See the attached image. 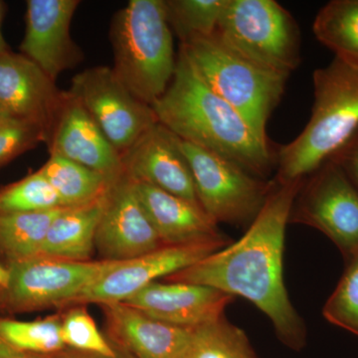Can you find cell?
Here are the masks:
<instances>
[{"mask_svg":"<svg viewBox=\"0 0 358 358\" xmlns=\"http://www.w3.org/2000/svg\"><path fill=\"white\" fill-rule=\"evenodd\" d=\"M303 180H274L263 208L239 241L164 282L201 285L246 299L267 315L282 345L301 352L307 345V327L285 286L282 256L289 214Z\"/></svg>","mask_w":358,"mask_h":358,"instance_id":"cell-1","label":"cell"},{"mask_svg":"<svg viewBox=\"0 0 358 358\" xmlns=\"http://www.w3.org/2000/svg\"><path fill=\"white\" fill-rule=\"evenodd\" d=\"M152 107L160 124L181 140L222 155L258 178L275 164L268 140L200 79L180 50L169 88Z\"/></svg>","mask_w":358,"mask_h":358,"instance_id":"cell-2","label":"cell"},{"mask_svg":"<svg viewBox=\"0 0 358 358\" xmlns=\"http://www.w3.org/2000/svg\"><path fill=\"white\" fill-rule=\"evenodd\" d=\"M315 103L307 126L275 154V182L305 179L358 129V68L338 57L313 75Z\"/></svg>","mask_w":358,"mask_h":358,"instance_id":"cell-3","label":"cell"},{"mask_svg":"<svg viewBox=\"0 0 358 358\" xmlns=\"http://www.w3.org/2000/svg\"><path fill=\"white\" fill-rule=\"evenodd\" d=\"M110 36L115 74L152 106L169 88L178 62L166 0H131L115 13Z\"/></svg>","mask_w":358,"mask_h":358,"instance_id":"cell-4","label":"cell"},{"mask_svg":"<svg viewBox=\"0 0 358 358\" xmlns=\"http://www.w3.org/2000/svg\"><path fill=\"white\" fill-rule=\"evenodd\" d=\"M179 50L200 79L243 115L261 138L268 140V117L281 100L289 76L243 57L226 46L215 33L185 40Z\"/></svg>","mask_w":358,"mask_h":358,"instance_id":"cell-5","label":"cell"},{"mask_svg":"<svg viewBox=\"0 0 358 358\" xmlns=\"http://www.w3.org/2000/svg\"><path fill=\"white\" fill-rule=\"evenodd\" d=\"M216 36L255 64L289 76L301 62L300 30L274 0H227Z\"/></svg>","mask_w":358,"mask_h":358,"instance_id":"cell-6","label":"cell"},{"mask_svg":"<svg viewBox=\"0 0 358 358\" xmlns=\"http://www.w3.org/2000/svg\"><path fill=\"white\" fill-rule=\"evenodd\" d=\"M192 169L200 206L215 223L250 225L263 208L274 180L250 173L236 162L179 138Z\"/></svg>","mask_w":358,"mask_h":358,"instance_id":"cell-7","label":"cell"},{"mask_svg":"<svg viewBox=\"0 0 358 358\" xmlns=\"http://www.w3.org/2000/svg\"><path fill=\"white\" fill-rule=\"evenodd\" d=\"M119 262L64 260L37 255L11 264L3 291V308L27 313L68 308L98 278Z\"/></svg>","mask_w":358,"mask_h":358,"instance_id":"cell-8","label":"cell"},{"mask_svg":"<svg viewBox=\"0 0 358 358\" xmlns=\"http://www.w3.org/2000/svg\"><path fill=\"white\" fill-rule=\"evenodd\" d=\"M289 223L319 230L338 247L345 262L358 255V190L334 160L305 178Z\"/></svg>","mask_w":358,"mask_h":358,"instance_id":"cell-9","label":"cell"},{"mask_svg":"<svg viewBox=\"0 0 358 358\" xmlns=\"http://www.w3.org/2000/svg\"><path fill=\"white\" fill-rule=\"evenodd\" d=\"M69 91L122 157L159 122L152 106L136 98L107 66L82 71Z\"/></svg>","mask_w":358,"mask_h":358,"instance_id":"cell-10","label":"cell"},{"mask_svg":"<svg viewBox=\"0 0 358 358\" xmlns=\"http://www.w3.org/2000/svg\"><path fill=\"white\" fill-rule=\"evenodd\" d=\"M232 242L162 246L145 255L119 262L90 285L73 306L122 303L152 282L194 265Z\"/></svg>","mask_w":358,"mask_h":358,"instance_id":"cell-11","label":"cell"},{"mask_svg":"<svg viewBox=\"0 0 358 358\" xmlns=\"http://www.w3.org/2000/svg\"><path fill=\"white\" fill-rule=\"evenodd\" d=\"M164 246L145 213L133 179L126 173L113 181L95 237L101 260L124 262Z\"/></svg>","mask_w":358,"mask_h":358,"instance_id":"cell-12","label":"cell"},{"mask_svg":"<svg viewBox=\"0 0 358 358\" xmlns=\"http://www.w3.org/2000/svg\"><path fill=\"white\" fill-rule=\"evenodd\" d=\"M79 0H28L21 54L56 81L83 59L71 36V24Z\"/></svg>","mask_w":358,"mask_h":358,"instance_id":"cell-13","label":"cell"},{"mask_svg":"<svg viewBox=\"0 0 358 358\" xmlns=\"http://www.w3.org/2000/svg\"><path fill=\"white\" fill-rule=\"evenodd\" d=\"M46 143L49 154L73 160L113 180L124 173L122 155L70 91H63Z\"/></svg>","mask_w":358,"mask_h":358,"instance_id":"cell-14","label":"cell"},{"mask_svg":"<svg viewBox=\"0 0 358 358\" xmlns=\"http://www.w3.org/2000/svg\"><path fill=\"white\" fill-rule=\"evenodd\" d=\"M124 173L134 181L154 185L199 204L192 169L179 138L157 122L122 157Z\"/></svg>","mask_w":358,"mask_h":358,"instance_id":"cell-15","label":"cell"},{"mask_svg":"<svg viewBox=\"0 0 358 358\" xmlns=\"http://www.w3.org/2000/svg\"><path fill=\"white\" fill-rule=\"evenodd\" d=\"M234 299L211 287L157 281L122 303L159 322L194 329L224 317Z\"/></svg>","mask_w":358,"mask_h":358,"instance_id":"cell-16","label":"cell"},{"mask_svg":"<svg viewBox=\"0 0 358 358\" xmlns=\"http://www.w3.org/2000/svg\"><path fill=\"white\" fill-rule=\"evenodd\" d=\"M108 341L126 358H181L194 329L159 322L124 303L101 305Z\"/></svg>","mask_w":358,"mask_h":358,"instance_id":"cell-17","label":"cell"},{"mask_svg":"<svg viewBox=\"0 0 358 358\" xmlns=\"http://www.w3.org/2000/svg\"><path fill=\"white\" fill-rule=\"evenodd\" d=\"M62 98L56 81L24 55H0V107L7 115L41 127L48 136Z\"/></svg>","mask_w":358,"mask_h":358,"instance_id":"cell-18","label":"cell"},{"mask_svg":"<svg viewBox=\"0 0 358 358\" xmlns=\"http://www.w3.org/2000/svg\"><path fill=\"white\" fill-rule=\"evenodd\" d=\"M141 203L164 246L232 241L199 204L134 181Z\"/></svg>","mask_w":358,"mask_h":358,"instance_id":"cell-19","label":"cell"},{"mask_svg":"<svg viewBox=\"0 0 358 358\" xmlns=\"http://www.w3.org/2000/svg\"><path fill=\"white\" fill-rule=\"evenodd\" d=\"M105 199L106 195L93 203L63 209L52 221L38 255L79 262L92 261Z\"/></svg>","mask_w":358,"mask_h":358,"instance_id":"cell-20","label":"cell"},{"mask_svg":"<svg viewBox=\"0 0 358 358\" xmlns=\"http://www.w3.org/2000/svg\"><path fill=\"white\" fill-rule=\"evenodd\" d=\"M40 171L58 193L65 207L93 203L105 196L114 181L78 162L53 155Z\"/></svg>","mask_w":358,"mask_h":358,"instance_id":"cell-21","label":"cell"},{"mask_svg":"<svg viewBox=\"0 0 358 358\" xmlns=\"http://www.w3.org/2000/svg\"><path fill=\"white\" fill-rule=\"evenodd\" d=\"M63 209L0 214L2 265L7 268L11 264L38 255L52 221Z\"/></svg>","mask_w":358,"mask_h":358,"instance_id":"cell-22","label":"cell"},{"mask_svg":"<svg viewBox=\"0 0 358 358\" xmlns=\"http://www.w3.org/2000/svg\"><path fill=\"white\" fill-rule=\"evenodd\" d=\"M315 38L341 59L358 68V0H333L317 13Z\"/></svg>","mask_w":358,"mask_h":358,"instance_id":"cell-23","label":"cell"},{"mask_svg":"<svg viewBox=\"0 0 358 358\" xmlns=\"http://www.w3.org/2000/svg\"><path fill=\"white\" fill-rule=\"evenodd\" d=\"M181 358H258L243 329L225 315L195 327L192 343Z\"/></svg>","mask_w":358,"mask_h":358,"instance_id":"cell-24","label":"cell"},{"mask_svg":"<svg viewBox=\"0 0 358 358\" xmlns=\"http://www.w3.org/2000/svg\"><path fill=\"white\" fill-rule=\"evenodd\" d=\"M62 315L35 320L0 317V338L25 355H53L65 350L61 338Z\"/></svg>","mask_w":358,"mask_h":358,"instance_id":"cell-25","label":"cell"},{"mask_svg":"<svg viewBox=\"0 0 358 358\" xmlns=\"http://www.w3.org/2000/svg\"><path fill=\"white\" fill-rule=\"evenodd\" d=\"M227 0H167V20L180 41L213 35Z\"/></svg>","mask_w":358,"mask_h":358,"instance_id":"cell-26","label":"cell"},{"mask_svg":"<svg viewBox=\"0 0 358 358\" xmlns=\"http://www.w3.org/2000/svg\"><path fill=\"white\" fill-rule=\"evenodd\" d=\"M65 208L56 190L42 171L0 187V214L26 213Z\"/></svg>","mask_w":358,"mask_h":358,"instance_id":"cell-27","label":"cell"},{"mask_svg":"<svg viewBox=\"0 0 358 358\" xmlns=\"http://www.w3.org/2000/svg\"><path fill=\"white\" fill-rule=\"evenodd\" d=\"M322 315L329 324L358 338V255L346 262L338 286L324 303Z\"/></svg>","mask_w":358,"mask_h":358,"instance_id":"cell-28","label":"cell"},{"mask_svg":"<svg viewBox=\"0 0 358 358\" xmlns=\"http://www.w3.org/2000/svg\"><path fill=\"white\" fill-rule=\"evenodd\" d=\"M61 315V338L66 348L78 352L115 357V350L101 333L86 308L78 305Z\"/></svg>","mask_w":358,"mask_h":358,"instance_id":"cell-29","label":"cell"},{"mask_svg":"<svg viewBox=\"0 0 358 358\" xmlns=\"http://www.w3.org/2000/svg\"><path fill=\"white\" fill-rule=\"evenodd\" d=\"M46 140L44 129L33 122L8 115L0 117V169Z\"/></svg>","mask_w":358,"mask_h":358,"instance_id":"cell-30","label":"cell"},{"mask_svg":"<svg viewBox=\"0 0 358 358\" xmlns=\"http://www.w3.org/2000/svg\"><path fill=\"white\" fill-rule=\"evenodd\" d=\"M331 160L345 171L358 190V129L352 138L331 157Z\"/></svg>","mask_w":358,"mask_h":358,"instance_id":"cell-31","label":"cell"},{"mask_svg":"<svg viewBox=\"0 0 358 358\" xmlns=\"http://www.w3.org/2000/svg\"><path fill=\"white\" fill-rule=\"evenodd\" d=\"M53 357L55 358H126L117 352L115 357H106V355H94V353L78 352L67 348L61 352L53 353Z\"/></svg>","mask_w":358,"mask_h":358,"instance_id":"cell-32","label":"cell"},{"mask_svg":"<svg viewBox=\"0 0 358 358\" xmlns=\"http://www.w3.org/2000/svg\"><path fill=\"white\" fill-rule=\"evenodd\" d=\"M25 353L17 352L0 338V358H22Z\"/></svg>","mask_w":358,"mask_h":358,"instance_id":"cell-33","label":"cell"},{"mask_svg":"<svg viewBox=\"0 0 358 358\" xmlns=\"http://www.w3.org/2000/svg\"><path fill=\"white\" fill-rule=\"evenodd\" d=\"M3 14L4 4L3 2L0 1V55L10 51L9 50V47L6 43V39H4L3 34H2L1 25L2 20H3Z\"/></svg>","mask_w":358,"mask_h":358,"instance_id":"cell-34","label":"cell"},{"mask_svg":"<svg viewBox=\"0 0 358 358\" xmlns=\"http://www.w3.org/2000/svg\"><path fill=\"white\" fill-rule=\"evenodd\" d=\"M9 282V270L6 266L0 264V289L4 291L7 288Z\"/></svg>","mask_w":358,"mask_h":358,"instance_id":"cell-35","label":"cell"},{"mask_svg":"<svg viewBox=\"0 0 358 358\" xmlns=\"http://www.w3.org/2000/svg\"><path fill=\"white\" fill-rule=\"evenodd\" d=\"M22 358H55L53 355H25Z\"/></svg>","mask_w":358,"mask_h":358,"instance_id":"cell-36","label":"cell"},{"mask_svg":"<svg viewBox=\"0 0 358 358\" xmlns=\"http://www.w3.org/2000/svg\"><path fill=\"white\" fill-rule=\"evenodd\" d=\"M2 296H3V291L0 289V308H3V303H2Z\"/></svg>","mask_w":358,"mask_h":358,"instance_id":"cell-37","label":"cell"},{"mask_svg":"<svg viewBox=\"0 0 358 358\" xmlns=\"http://www.w3.org/2000/svg\"><path fill=\"white\" fill-rule=\"evenodd\" d=\"M6 113L4 112L3 110H2V108L0 107V117H4V115H6Z\"/></svg>","mask_w":358,"mask_h":358,"instance_id":"cell-38","label":"cell"}]
</instances>
